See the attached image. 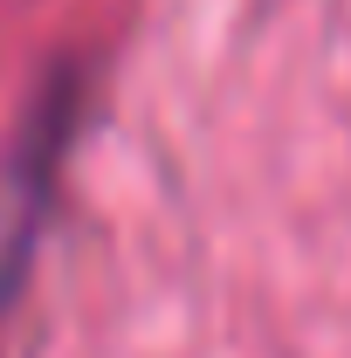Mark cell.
<instances>
[{
  "label": "cell",
  "mask_w": 351,
  "mask_h": 358,
  "mask_svg": "<svg viewBox=\"0 0 351 358\" xmlns=\"http://www.w3.org/2000/svg\"><path fill=\"white\" fill-rule=\"evenodd\" d=\"M62 124H69V103H62V96L35 103L28 131L14 138L7 159H0V310H7V296L21 289L28 248H35V234H42L48 179H55V159H62Z\"/></svg>",
  "instance_id": "cell-1"
}]
</instances>
